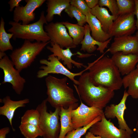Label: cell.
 I'll return each mask as SVG.
<instances>
[{"label": "cell", "instance_id": "17", "mask_svg": "<svg viewBox=\"0 0 138 138\" xmlns=\"http://www.w3.org/2000/svg\"><path fill=\"white\" fill-rule=\"evenodd\" d=\"M51 47H47V49L52 53V54L57 57L59 60H62L63 62V65H66L69 70L72 68L73 64L78 68H80L82 67L85 68L87 67V66L84 65L83 63L77 62L73 60L72 58L73 55L77 54L81 56H82L83 54L79 52L73 53L70 48L63 49L56 44L51 43Z\"/></svg>", "mask_w": 138, "mask_h": 138}, {"label": "cell", "instance_id": "26", "mask_svg": "<svg viewBox=\"0 0 138 138\" xmlns=\"http://www.w3.org/2000/svg\"><path fill=\"white\" fill-rule=\"evenodd\" d=\"M5 24L4 19L2 17L0 24V51L3 52L8 50L13 51V49L10 41L13 34L6 32L4 27Z\"/></svg>", "mask_w": 138, "mask_h": 138}, {"label": "cell", "instance_id": "18", "mask_svg": "<svg viewBox=\"0 0 138 138\" xmlns=\"http://www.w3.org/2000/svg\"><path fill=\"white\" fill-rule=\"evenodd\" d=\"M84 26L85 28V35L83 40L80 43L82 45L80 50L91 53L97 50L101 53H104L105 49L107 47L112 38L103 42L97 41L91 37L89 25L86 24Z\"/></svg>", "mask_w": 138, "mask_h": 138}, {"label": "cell", "instance_id": "7", "mask_svg": "<svg viewBox=\"0 0 138 138\" xmlns=\"http://www.w3.org/2000/svg\"><path fill=\"white\" fill-rule=\"evenodd\" d=\"M39 62L41 64L44 65L40 67V70L37 74L38 78H42L48 76L50 74H61L68 78L76 85L78 84V81L75 79V77L80 76L85 71L88 70L87 67L84 70L79 73L72 72L65 67L57 57L52 54L48 56L47 60L41 59L39 61Z\"/></svg>", "mask_w": 138, "mask_h": 138}, {"label": "cell", "instance_id": "34", "mask_svg": "<svg viewBox=\"0 0 138 138\" xmlns=\"http://www.w3.org/2000/svg\"><path fill=\"white\" fill-rule=\"evenodd\" d=\"M22 1V0H10L9 1L8 4L9 5V11L12 12L14 8L19 6V3Z\"/></svg>", "mask_w": 138, "mask_h": 138}, {"label": "cell", "instance_id": "2", "mask_svg": "<svg viewBox=\"0 0 138 138\" xmlns=\"http://www.w3.org/2000/svg\"><path fill=\"white\" fill-rule=\"evenodd\" d=\"M78 81V85L74 84V86L80 99L89 107L102 110L114 96V91L94 85L90 80L88 72L80 76Z\"/></svg>", "mask_w": 138, "mask_h": 138}, {"label": "cell", "instance_id": "32", "mask_svg": "<svg viewBox=\"0 0 138 138\" xmlns=\"http://www.w3.org/2000/svg\"><path fill=\"white\" fill-rule=\"evenodd\" d=\"M98 5L101 7H107L112 15L117 17L119 16V10L116 0H99Z\"/></svg>", "mask_w": 138, "mask_h": 138}, {"label": "cell", "instance_id": "37", "mask_svg": "<svg viewBox=\"0 0 138 138\" xmlns=\"http://www.w3.org/2000/svg\"><path fill=\"white\" fill-rule=\"evenodd\" d=\"M135 3V7L134 13L136 17V26L137 29H138V0H134Z\"/></svg>", "mask_w": 138, "mask_h": 138}, {"label": "cell", "instance_id": "15", "mask_svg": "<svg viewBox=\"0 0 138 138\" xmlns=\"http://www.w3.org/2000/svg\"><path fill=\"white\" fill-rule=\"evenodd\" d=\"M108 49L112 54L118 52L124 54H138V39L135 35L114 37L113 41Z\"/></svg>", "mask_w": 138, "mask_h": 138}, {"label": "cell", "instance_id": "11", "mask_svg": "<svg viewBox=\"0 0 138 138\" xmlns=\"http://www.w3.org/2000/svg\"><path fill=\"white\" fill-rule=\"evenodd\" d=\"M81 103L76 108L71 112V118L73 128L85 126L103 113L102 110L94 107H90L83 103L80 99Z\"/></svg>", "mask_w": 138, "mask_h": 138}, {"label": "cell", "instance_id": "4", "mask_svg": "<svg viewBox=\"0 0 138 138\" xmlns=\"http://www.w3.org/2000/svg\"><path fill=\"white\" fill-rule=\"evenodd\" d=\"M9 24L12 26L8 31L13 34L14 40L17 38L27 40L31 41L36 40L38 42L50 41V38L44 30V24H48L44 14V12L41 13L38 20L31 24L23 25L19 22L10 21Z\"/></svg>", "mask_w": 138, "mask_h": 138}, {"label": "cell", "instance_id": "24", "mask_svg": "<svg viewBox=\"0 0 138 138\" xmlns=\"http://www.w3.org/2000/svg\"><path fill=\"white\" fill-rule=\"evenodd\" d=\"M124 88H128L127 92L133 99H138V68H135L122 78Z\"/></svg>", "mask_w": 138, "mask_h": 138}, {"label": "cell", "instance_id": "23", "mask_svg": "<svg viewBox=\"0 0 138 138\" xmlns=\"http://www.w3.org/2000/svg\"><path fill=\"white\" fill-rule=\"evenodd\" d=\"M72 106L67 109L62 107L60 108L59 115L61 129L58 138H64L69 132L73 130L71 118V112L73 109L76 108Z\"/></svg>", "mask_w": 138, "mask_h": 138}, {"label": "cell", "instance_id": "30", "mask_svg": "<svg viewBox=\"0 0 138 138\" xmlns=\"http://www.w3.org/2000/svg\"><path fill=\"white\" fill-rule=\"evenodd\" d=\"M101 116L98 117L90 123L87 125L81 128H77L68 132L64 138H80L85 134L88 130L95 123L100 121Z\"/></svg>", "mask_w": 138, "mask_h": 138}, {"label": "cell", "instance_id": "40", "mask_svg": "<svg viewBox=\"0 0 138 138\" xmlns=\"http://www.w3.org/2000/svg\"><path fill=\"white\" fill-rule=\"evenodd\" d=\"M135 36L137 37L138 39V31H137L136 33Z\"/></svg>", "mask_w": 138, "mask_h": 138}, {"label": "cell", "instance_id": "20", "mask_svg": "<svg viewBox=\"0 0 138 138\" xmlns=\"http://www.w3.org/2000/svg\"><path fill=\"white\" fill-rule=\"evenodd\" d=\"M87 23L89 25L91 32V36L95 40L104 42L111 38L108 33L103 30L99 21L90 12L86 15Z\"/></svg>", "mask_w": 138, "mask_h": 138}, {"label": "cell", "instance_id": "6", "mask_svg": "<svg viewBox=\"0 0 138 138\" xmlns=\"http://www.w3.org/2000/svg\"><path fill=\"white\" fill-rule=\"evenodd\" d=\"M47 102L46 99L43 100L36 109L39 114V127L43 133V138H58L61 129L60 108H55L53 112H48Z\"/></svg>", "mask_w": 138, "mask_h": 138}, {"label": "cell", "instance_id": "14", "mask_svg": "<svg viewBox=\"0 0 138 138\" xmlns=\"http://www.w3.org/2000/svg\"><path fill=\"white\" fill-rule=\"evenodd\" d=\"M45 0H26L24 6H19L15 8L13 11V20L19 22L22 21L23 25L28 24L35 18V10L41 7Z\"/></svg>", "mask_w": 138, "mask_h": 138}, {"label": "cell", "instance_id": "12", "mask_svg": "<svg viewBox=\"0 0 138 138\" xmlns=\"http://www.w3.org/2000/svg\"><path fill=\"white\" fill-rule=\"evenodd\" d=\"M133 12L119 15L114 21L109 33L111 38L131 35L137 29Z\"/></svg>", "mask_w": 138, "mask_h": 138}, {"label": "cell", "instance_id": "16", "mask_svg": "<svg viewBox=\"0 0 138 138\" xmlns=\"http://www.w3.org/2000/svg\"><path fill=\"white\" fill-rule=\"evenodd\" d=\"M138 54H124L121 52L113 54L111 57L121 75H126L135 68L138 63Z\"/></svg>", "mask_w": 138, "mask_h": 138}, {"label": "cell", "instance_id": "8", "mask_svg": "<svg viewBox=\"0 0 138 138\" xmlns=\"http://www.w3.org/2000/svg\"><path fill=\"white\" fill-rule=\"evenodd\" d=\"M10 59L6 55L0 60V68L4 73L2 84H10L15 92L20 95L26 82L25 79L21 77L20 72L15 67Z\"/></svg>", "mask_w": 138, "mask_h": 138}, {"label": "cell", "instance_id": "27", "mask_svg": "<svg viewBox=\"0 0 138 138\" xmlns=\"http://www.w3.org/2000/svg\"><path fill=\"white\" fill-rule=\"evenodd\" d=\"M19 127L21 134L26 138L43 136V133L39 126L25 123L21 124Z\"/></svg>", "mask_w": 138, "mask_h": 138}, {"label": "cell", "instance_id": "1", "mask_svg": "<svg viewBox=\"0 0 138 138\" xmlns=\"http://www.w3.org/2000/svg\"><path fill=\"white\" fill-rule=\"evenodd\" d=\"M103 56L88 63L90 80L96 86L119 90L123 85L121 74L111 58Z\"/></svg>", "mask_w": 138, "mask_h": 138}, {"label": "cell", "instance_id": "31", "mask_svg": "<svg viewBox=\"0 0 138 138\" xmlns=\"http://www.w3.org/2000/svg\"><path fill=\"white\" fill-rule=\"evenodd\" d=\"M119 10V15L134 12L135 7L134 0H116Z\"/></svg>", "mask_w": 138, "mask_h": 138}, {"label": "cell", "instance_id": "19", "mask_svg": "<svg viewBox=\"0 0 138 138\" xmlns=\"http://www.w3.org/2000/svg\"><path fill=\"white\" fill-rule=\"evenodd\" d=\"M0 102L4 105L0 107V115L5 116L8 119L9 123L13 130L12 120L15 112L17 109L19 107H24L26 104L29 102L28 98L18 101H14L11 99L10 97L7 96L2 99H0Z\"/></svg>", "mask_w": 138, "mask_h": 138}, {"label": "cell", "instance_id": "35", "mask_svg": "<svg viewBox=\"0 0 138 138\" xmlns=\"http://www.w3.org/2000/svg\"><path fill=\"white\" fill-rule=\"evenodd\" d=\"M88 7L91 9L98 5L99 0H85Z\"/></svg>", "mask_w": 138, "mask_h": 138}, {"label": "cell", "instance_id": "28", "mask_svg": "<svg viewBox=\"0 0 138 138\" xmlns=\"http://www.w3.org/2000/svg\"><path fill=\"white\" fill-rule=\"evenodd\" d=\"M40 116L36 109L27 110L21 118V124H29L39 126Z\"/></svg>", "mask_w": 138, "mask_h": 138}, {"label": "cell", "instance_id": "21", "mask_svg": "<svg viewBox=\"0 0 138 138\" xmlns=\"http://www.w3.org/2000/svg\"><path fill=\"white\" fill-rule=\"evenodd\" d=\"M90 12L99 21L104 31L109 34L114 21L118 17L110 15L107 8L98 5L91 9Z\"/></svg>", "mask_w": 138, "mask_h": 138}, {"label": "cell", "instance_id": "39", "mask_svg": "<svg viewBox=\"0 0 138 138\" xmlns=\"http://www.w3.org/2000/svg\"><path fill=\"white\" fill-rule=\"evenodd\" d=\"M6 55V54L5 52L0 51V59H2Z\"/></svg>", "mask_w": 138, "mask_h": 138}, {"label": "cell", "instance_id": "13", "mask_svg": "<svg viewBox=\"0 0 138 138\" xmlns=\"http://www.w3.org/2000/svg\"><path fill=\"white\" fill-rule=\"evenodd\" d=\"M129 96L127 91L125 90L120 102L117 105L111 104L106 106L104 114L106 118L111 119L116 118L119 128L126 130L131 135L133 133V131L128 125L124 117L125 111L127 108L126 102Z\"/></svg>", "mask_w": 138, "mask_h": 138}, {"label": "cell", "instance_id": "25", "mask_svg": "<svg viewBox=\"0 0 138 138\" xmlns=\"http://www.w3.org/2000/svg\"><path fill=\"white\" fill-rule=\"evenodd\" d=\"M62 23L68 30L69 34L76 46L80 44L85 35V27L77 24H73L68 21H62Z\"/></svg>", "mask_w": 138, "mask_h": 138}, {"label": "cell", "instance_id": "41", "mask_svg": "<svg viewBox=\"0 0 138 138\" xmlns=\"http://www.w3.org/2000/svg\"><path fill=\"white\" fill-rule=\"evenodd\" d=\"M136 68H138V63H137V64L136 65Z\"/></svg>", "mask_w": 138, "mask_h": 138}, {"label": "cell", "instance_id": "43", "mask_svg": "<svg viewBox=\"0 0 138 138\" xmlns=\"http://www.w3.org/2000/svg\"><path fill=\"white\" fill-rule=\"evenodd\" d=\"M134 138H138V137H135Z\"/></svg>", "mask_w": 138, "mask_h": 138}, {"label": "cell", "instance_id": "3", "mask_svg": "<svg viewBox=\"0 0 138 138\" xmlns=\"http://www.w3.org/2000/svg\"><path fill=\"white\" fill-rule=\"evenodd\" d=\"M68 78H59L48 75L45 79L47 88L46 99L53 107L67 109L72 106L78 107V99L75 96L73 89L68 86Z\"/></svg>", "mask_w": 138, "mask_h": 138}, {"label": "cell", "instance_id": "22", "mask_svg": "<svg viewBox=\"0 0 138 138\" xmlns=\"http://www.w3.org/2000/svg\"><path fill=\"white\" fill-rule=\"evenodd\" d=\"M70 1L71 0H47V13L45 16L48 22H52L55 15L61 16L62 12L70 5Z\"/></svg>", "mask_w": 138, "mask_h": 138}, {"label": "cell", "instance_id": "29", "mask_svg": "<svg viewBox=\"0 0 138 138\" xmlns=\"http://www.w3.org/2000/svg\"><path fill=\"white\" fill-rule=\"evenodd\" d=\"M64 12L71 18H75L79 25L84 26L86 24V16L75 7L70 5Z\"/></svg>", "mask_w": 138, "mask_h": 138}, {"label": "cell", "instance_id": "10", "mask_svg": "<svg viewBox=\"0 0 138 138\" xmlns=\"http://www.w3.org/2000/svg\"><path fill=\"white\" fill-rule=\"evenodd\" d=\"M101 117V120L94 124L89 129V131L103 138H131V135L126 130L117 128L110 119L107 120L104 112Z\"/></svg>", "mask_w": 138, "mask_h": 138}, {"label": "cell", "instance_id": "38", "mask_svg": "<svg viewBox=\"0 0 138 138\" xmlns=\"http://www.w3.org/2000/svg\"><path fill=\"white\" fill-rule=\"evenodd\" d=\"M85 138H103L100 136L97 135L96 136L90 132H87L85 134Z\"/></svg>", "mask_w": 138, "mask_h": 138}, {"label": "cell", "instance_id": "5", "mask_svg": "<svg viewBox=\"0 0 138 138\" xmlns=\"http://www.w3.org/2000/svg\"><path fill=\"white\" fill-rule=\"evenodd\" d=\"M25 40L22 45L13 50L10 55L15 68L20 72L30 66L37 56L49 43Z\"/></svg>", "mask_w": 138, "mask_h": 138}, {"label": "cell", "instance_id": "9", "mask_svg": "<svg viewBox=\"0 0 138 138\" xmlns=\"http://www.w3.org/2000/svg\"><path fill=\"white\" fill-rule=\"evenodd\" d=\"M44 27L50 38V44H57L63 49L74 48L77 47L67 32L66 27L61 22H52L46 24Z\"/></svg>", "mask_w": 138, "mask_h": 138}, {"label": "cell", "instance_id": "42", "mask_svg": "<svg viewBox=\"0 0 138 138\" xmlns=\"http://www.w3.org/2000/svg\"><path fill=\"white\" fill-rule=\"evenodd\" d=\"M136 133L138 136V129L136 131Z\"/></svg>", "mask_w": 138, "mask_h": 138}, {"label": "cell", "instance_id": "36", "mask_svg": "<svg viewBox=\"0 0 138 138\" xmlns=\"http://www.w3.org/2000/svg\"><path fill=\"white\" fill-rule=\"evenodd\" d=\"M10 131V129L8 127L2 128L0 130V138H5L6 135Z\"/></svg>", "mask_w": 138, "mask_h": 138}, {"label": "cell", "instance_id": "33", "mask_svg": "<svg viewBox=\"0 0 138 138\" xmlns=\"http://www.w3.org/2000/svg\"><path fill=\"white\" fill-rule=\"evenodd\" d=\"M70 4L76 7L86 16L91 12V9L88 7L85 0H71Z\"/></svg>", "mask_w": 138, "mask_h": 138}]
</instances>
